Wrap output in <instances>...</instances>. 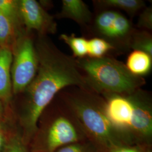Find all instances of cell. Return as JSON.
Listing matches in <instances>:
<instances>
[{"mask_svg":"<svg viewBox=\"0 0 152 152\" xmlns=\"http://www.w3.org/2000/svg\"><path fill=\"white\" fill-rule=\"evenodd\" d=\"M35 46L38 71L24 91L26 103L21 119L26 144L36 135L44 110L61 90L78 87L90 91L76 58L62 52L45 35L39 34Z\"/></svg>","mask_w":152,"mask_h":152,"instance_id":"cell-1","label":"cell"},{"mask_svg":"<svg viewBox=\"0 0 152 152\" xmlns=\"http://www.w3.org/2000/svg\"><path fill=\"white\" fill-rule=\"evenodd\" d=\"M58 95L74 115L82 132L105 152L130 145L109 118L103 97L78 87H68Z\"/></svg>","mask_w":152,"mask_h":152,"instance_id":"cell-2","label":"cell"},{"mask_svg":"<svg viewBox=\"0 0 152 152\" xmlns=\"http://www.w3.org/2000/svg\"><path fill=\"white\" fill-rule=\"evenodd\" d=\"M91 91L128 95L146 84L143 77L132 74L125 63L108 55L99 59H76Z\"/></svg>","mask_w":152,"mask_h":152,"instance_id":"cell-3","label":"cell"},{"mask_svg":"<svg viewBox=\"0 0 152 152\" xmlns=\"http://www.w3.org/2000/svg\"><path fill=\"white\" fill-rule=\"evenodd\" d=\"M95 37L107 41L117 54L130 50L132 35L135 28L131 20L116 10L100 11L91 23Z\"/></svg>","mask_w":152,"mask_h":152,"instance_id":"cell-4","label":"cell"},{"mask_svg":"<svg viewBox=\"0 0 152 152\" xmlns=\"http://www.w3.org/2000/svg\"><path fill=\"white\" fill-rule=\"evenodd\" d=\"M60 99L61 107L45 127L37 147V152H55L79 141L80 127L70 109Z\"/></svg>","mask_w":152,"mask_h":152,"instance_id":"cell-5","label":"cell"},{"mask_svg":"<svg viewBox=\"0 0 152 152\" xmlns=\"http://www.w3.org/2000/svg\"><path fill=\"white\" fill-rule=\"evenodd\" d=\"M38 58L32 38L28 34L18 41L12 56L11 76L12 90L14 94L23 92L37 74Z\"/></svg>","mask_w":152,"mask_h":152,"instance_id":"cell-6","label":"cell"},{"mask_svg":"<svg viewBox=\"0 0 152 152\" xmlns=\"http://www.w3.org/2000/svg\"><path fill=\"white\" fill-rule=\"evenodd\" d=\"M133 112L130 135L133 145H150L152 139V103L150 93L141 88L130 94Z\"/></svg>","mask_w":152,"mask_h":152,"instance_id":"cell-7","label":"cell"},{"mask_svg":"<svg viewBox=\"0 0 152 152\" xmlns=\"http://www.w3.org/2000/svg\"><path fill=\"white\" fill-rule=\"evenodd\" d=\"M107 115L114 127L125 137L129 145H133L130 135V126L133 112L130 94H104Z\"/></svg>","mask_w":152,"mask_h":152,"instance_id":"cell-8","label":"cell"},{"mask_svg":"<svg viewBox=\"0 0 152 152\" xmlns=\"http://www.w3.org/2000/svg\"><path fill=\"white\" fill-rule=\"evenodd\" d=\"M19 9L22 23L28 32L34 30L41 35L56 32L57 23L54 18L49 15L37 1H19Z\"/></svg>","mask_w":152,"mask_h":152,"instance_id":"cell-9","label":"cell"},{"mask_svg":"<svg viewBox=\"0 0 152 152\" xmlns=\"http://www.w3.org/2000/svg\"><path fill=\"white\" fill-rule=\"evenodd\" d=\"M56 17L71 19L83 28L90 26L93 20L91 11L82 0H63L61 11Z\"/></svg>","mask_w":152,"mask_h":152,"instance_id":"cell-10","label":"cell"},{"mask_svg":"<svg viewBox=\"0 0 152 152\" xmlns=\"http://www.w3.org/2000/svg\"><path fill=\"white\" fill-rule=\"evenodd\" d=\"M13 55L9 47L0 48V100L7 102L11 98V67Z\"/></svg>","mask_w":152,"mask_h":152,"instance_id":"cell-11","label":"cell"},{"mask_svg":"<svg viewBox=\"0 0 152 152\" xmlns=\"http://www.w3.org/2000/svg\"><path fill=\"white\" fill-rule=\"evenodd\" d=\"M125 65L132 74L144 78L152 71V56L141 51L132 50L128 55Z\"/></svg>","mask_w":152,"mask_h":152,"instance_id":"cell-12","label":"cell"},{"mask_svg":"<svg viewBox=\"0 0 152 152\" xmlns=\"http://www.w3.org/2000/svg\"><path fill=\"white\" fill-rule=\"evenodd\" d=\"M93 2L99 8L105 10L119 9L126 12L132 17L146 7L145 1L142 0H97Z\"/></svg>","mask_w":152,"mask_h":152,"instance_id":"cell-13","label":"cell"},{"mask_svg":"<svg viewBox=\"0 0 152 152\" xmlns=\"http://www.w3.org/2000/svg\"><path fill=\"white\" fill-rule=\"evenodd\" d=\"M59 39L66 44L71 49L73 58L81 59L86 57L88 53V39L84 37H77L75 34L71 35L61 34Z\"/></svg>","mask_w":152,"mask_h":152,"instance_id":"cell-14","label":"cell"},{"mask_svg":"<svg viewBox=\"0 0 152 152\" xmlns=\"http://www.w3.org/2000/svg\"><path fill=\"white\" fill-rule=\"evenodd\" d=\"M130 47V50L141 51L152 56V33L135 29L132 35Z\"/></svg>","mask_w":152,"mask_h":152,"instance_id":"cell-15","label":"cell"},{"mask_svg":"<svg viewBox=\"0 0 152 152\" xmlns=\"http://www.w3.org/2000/svg\"><path fill=\"white\" fill-rule=\"evenodd\" d=\"M110 51H114L113 47L103 38L94 37L88 40V58H101L107 56Z\"/></svg>","mask_w":152,"mask_h":152,"instance_id":"cell-16","label":"cell"},{"mask_svg":"<svg viewBox=\"0 0 152 152\" xmlns=\"http://www.w3.org/2000/svg\"><path fill=\"white\" fill-rule=\"evenodd\" d=\"M0 11L7 16L15 26L22 23L19 9V1L0 0Z\"/></svg>","mask_w":152,"mask_h":152,"instance_id":"cell-17","label":"cell"},{"mask_svg":"<svg viewBox=\"0 0 152 152\" xmlns=\"http://www.w3.org/2000/svg\"><path fill=\"white\" fill-rule=\"evenodd\" d=\"M14 32V25L10 19L0 11V47H8Z\"/></svg>","mask_w":152,"mask_h":152,"instance_id":"cell-18","label":"cell"},{"mask_svg":"<svg viewBox=\"0 0 152 152\" xmlns=\"http://www.w3.org/2000/svg\"><path fill=\"white\" fill-rule=\"evenodd\" d=\"M55 152H105L91 141L82 142L77 141L59 149Z\"/></svg>","mask_w":152,"mask_h":152,"instance_id":"cell-19","label":"cell"},{"mask_svg":"<svg viewBox=\"0 0 152 152\" xmlns=\"http://www.w3.org/2000/svg\"><path fill=\"white\" fill-rule=\"evenodd\" d=\"M4 152H28L23 137L18 134H11Z\"/></svg>","mask_w":152,"mask_h":152,"instance_id":"cell-20","label":"cell"},{"mask_svg":"<svg viewBox=\"0 0 152 152\" xmlns=\"http://www.w3.org/2000/svg\"><path fill=\"white\" fill-rule=\"evenodd\" d=\"M136 26L139 29L148 32L152 30V7L148 6L144 8L140 14Z\"/></svg>","mask_w":152,"mask_h":152,"instance_id":"cell-21","label":"cell"},{"mask_svg":"<svg viewBox=\"0 0 152 152\" xmlns=\"http://www.w3.org/2000/svg\"><path fill=\"white\" fill-rule=\"evenodd\" d=\"M11 134H10L4 122L0 123V152H4L5 151L7 142L9 136Z\"/></svg>","mask_w":152,"mask_h":152,"instance_id":"cell-22","label":"cell"},{"mask_svg":"<svg viewBox=\"0 0 152 152\" xmlns=\"http://www.w3.org/2000/svg\"><path fill=\"white\" fill-rule=\"evenodd\" d=\"M139 146L124 145L115 149L110 152H142Z\"/></svg>","mask_w":152,"mask_h":152,"instance_id":"cell-23","label":"cell"},{"mask_svg":"<svg viewBox=\"0 0 152 152\" xmlns=\"http://www.w3.org/2000/svg\"><path fill=\"white\" fill-rule=\"evenodd\" d=\"M4 108L2 102L0 100V123L4 122Z\"/></svg>","mask_w":152,"mask_h":152,"instance_id":"cell-24","label":"cell"},{"mask_svg":"<svg viewBox=\"0 0 152 152\" xmlns=\"http://www.w3.org/2000/svg\"><path fill=\"white\" fill-rule=\"evenodd\" d=\"M0 48H1V47H0Z\"/></svg>","mask_w":152,"mask_h":152,"instance_id":"cell-25","label":"cell"}]
</instances>
